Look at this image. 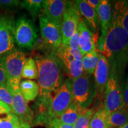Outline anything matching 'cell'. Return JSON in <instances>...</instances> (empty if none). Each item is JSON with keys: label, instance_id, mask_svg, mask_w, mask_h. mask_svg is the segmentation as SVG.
<instances>
[{"label": "cell", "instance_id": "cell-1", "mask_svg": "<svg viewBox=\"0 0 128 128\" xmlns=\"http://www.w3.org/2000/svg\"><path fill=\"white\" fill-rule=\"evenodd\" d=\"M38 69V86L41 116L47 113L52 92L62 84V66L55 52L38 56L34 59Z\"/></svg>", "mask_w": 128, "mask_h": 128}, {"label": "cell", "instance_id": "cell-2", "mask_svg": "<svg viewBox=\"0 0 128 128\" xmlns=\"http://www.w3.org/2000/svg\"><path fill=\"white\" fill-rule=\"evenodd\" d=\"M101 55L118 64V60H127L128 56V33L122 25L119 16L113 8L110 28L102 45L98 48Z\"/></svg>", "mask_w": 128, "mask_h": 128}, {"label": "cell", "instance_id": "cell-3", "mask_svg": "<svg viewBox=\"0 0 128 128\" xmlns=\"http://www.w3.org/2000/svg\"><path fill=\"white\" fill-rule=\"evenodd\" d=\"M119 68L116 62L112 63L104 90L103 108L108 114L125 107L123 97L122 87L120 82Z\"/></svg>", "mask_w": 128, "mask_h": 128}, {"label": "cell", "instance_id": "cell-4", "mask_svg": "<svg viewBox=\"0 0 128 128\" xmlns=\"http://www.w3.org/2000/svg\"><path fill=\"white\" fill-rule=\"evenodd\" d=\"M26 59L23 52L15 49L2 56L7 77L6 87L11 94L20 90L22 69Z\"/></svg>", "mask_w": 128, "mask_h": 128}, {"label": "cell", "instance_id": "cell-5", "mask_svg": "<svg viewBox=\"0 0 128 128\" xmlns=\"http://www.w3.org/2000/svg\"><path fill=\"white\" fill-rule=\"evenodd\" d=\"M73 102L71 81L66 80L54 92L43 121L46 124L50 120L60 116Z\"/></svg>", "mask_w": 128, "mask_h": 128}, {"label": "cell", "instance_id": "cell-6", "mask_svg": "<svg viewBox=\"0 0 128 128\" xmlns=\"http://www.w3.org/2000/svg\"><path fill=\"white\" fill-rule=\"evenodd\" d=\"M13 36L19 47L31 49L36 45L38 34L33 22L23 16L14 20Z\"/></svg>", "mask_w": 128, "mask_h": 128}, {"label": "cell", "instance_id": "cell-7", "mask_svg": "<svg viewBox=\"0 0 128 128\" xmlns=\"http://www.w3.org/2000/svg\"><path fill=\"white\" fill-rule=\"evenodd\" d=\"M60 60L62 68L70 79L79 77L84 74L82 60L83 54L80 49L74 50L61 46L55 53Z\"/></svg>", "mask_w": 128, "mask_h": 128}, {"label": "cell", "instance_id": "cell-8", "mask_svg": "<svg viewBox=\"0 0 128 128\" xmlns=\"http://www.w3.org/2000/svg\"><path fill=\"white\" fill-rule=\"evenodd\" d=\"M73 100L83 108L90 105L96 96L95 85L91 76L84 73L79 77L71 80Z\"/></svg>", "mask_w": 128, "mask_h": 128}, {"label": "cell", "instance_id": "cell-9", "mask_svg": "<svg viewBox=\"0 0 128 128\" xmlns=\"http://www.w3.org/2000/svg\"><path fill=\"white\" fill-rule=\"evenodd\" d=\"M81 19V15L75 1H67L66 9L60 24L63 47L68 46L69 40L77 30Z\"/></svg>", "mask_w": 128, "mask_h": 128}, {"label": "cell", "instance_id": "cell-10", "mask_svg": "<svg viewBox=\"0 0 128 128\" xmlns=\"http://www.w3.org/2000/svg\"><path fill=\"white\" fill-rule=\"evenodd\" d=\"M39 25L42 39L46 45L56 50L62 46L60 26L50 22L44 14L39 16Z\"/></svg>", "mask_w": 128, "mask_h": 128}, {"label": "cell", "instance_id": "cell-11", "mask_svg": "<svg viewBox=\"0 0 128 128\" xmlns=\"http://www.w3.org/2000/svg\"><path fill=\"white\" fill-rule=\"evenodd\" d=\"M14 20L11 16L0 15V56L14 50Z\"/></svg>", "mask_w": 128, "mask_h": 128}, {"label": "cell", "instance_id": "cell-12", "mask_svg": "<svg viewBox=\"0 0 128 128\" xmlns=\"http://www.w3.org/2000/svg\"><path fill=\"white\" fill-rule=\"evenodd\" d=\"M110 63L106 58L100 54L99 60L94 72L96 94L103 96L109 76Z\"/></svg>", "mask_w": 128, "mask_h": 128}, {"label": "cell", "instance_id": "cell-13", "mask_svg": "<svg viewBox=\"0 0 128 128\" xmlns=\"http://www.w3.org/2000/svg\"><path fill=\"white\" fill-rule=\"evenodd\" d=\"M98 24L101 30V36L98 40V48L103 44L105 37L110 28L112 17V3L108 0H102L97 10Z\"/></svg>", "mask_w": 128, "mask_h": 128}, {"label": "cell", "instance_id": "cell-14", "mask_svg": "<svg viewBox=\"0 0 128 128\" xmlns=\"http://www.w3.org/2000/svg\"><path fill=\"white\" fill-rule=\"evenodd\" d=\"M12 112L18 118L21 123L30 124L33 119V112L21 94L20 90L12 93Z\"/></svg>", "mask_w": 128, "mask_h": 128}, {"label": "cell", "instance_id": "cell-15", "mask_svg": "<svg viewBox=\"0 0 128 128\" xmlns=\"http://www.w3.org/2000/svg\"><path fill=\"white\" fill-rule=\"evenodd\" d=\"M66 3V1L63 0L43 1L42 7L44 15L52 23L60 27Z\"/></svg>", "mask_w": 128, "mask_h": 128}, {"label": "cell", "instance_id": "cell-16", "mask_svg": "<svg viewBox=\"0 0 128 128\" xmlns=\"http://www.w3.org/2000/svg\"><path fill=\"white\" fill-rule=\"evenodd\" d=\"M77 30L79 32V46L83 55L96 50L95 36L81 19Z\"/></svg>", "mask_w": 128, "mask_h": 128}, {"label": "cell", "instance_id": "cell-17", "mask_svg": "<svg viewBox=\"0 0 128 128\" xmlns=\"http://www.w3.org/2000/svg\"><path fill=\"white\" fill-rule=\"evenodd\" d=\"M75 3L87 26L91 31L97 33L99 24L97 12L87 4L86 0H77Z\"/></svg>", "mask_w": 128, "mask_h": 128}, {"label": "cell", "instance_id": "cell-18", "mask_svg": "<svg viewBox=\"0 0 128 128\" xmlns=\"http://www.w3.org/2000/svg\"><path fill=\"white\" fill-rule=\"evenodd\" d=\"M86 108L73 100L72 103L62 114L57 118L64 124L74 125Z\"/></svg>", "mask_w": 128, "mask_h": 128}, {"label": "cell", "instance_id": "cell-19", "mask_svg": "<svg viewBox=\"0 0 128 128\" xmlns=\"http://www.w3.org/2000/svg\"><path fill=\"white\" fill-rule=\"evenodd\" d=\"M19 90L21 94L27 103L34 100L39 94L38 84L30 80L21 81Z\"/></svg>", "mask_w": 128, "mask_h": 128}, {"label": "cell", "instance_id": "cell-20", "mask_svg": "<svg viewBox=\"0 0 128 128\" xmlns=\"http://www.w3.org/2000/svg\"><path fill=\"white\" fill-rule=\"evenodd\" d=\"M128 123V109L126 107L110 113L108 116V128H121Z\"/></svg>", "mask_w": 128, "mask_h": 128}, {"label": "cell", "instance_id": "cell-21", "mask_svg": "<svg viewBox=\"0 0 128 128\" xmlns=\"http://www.w3.org/2000/svg\"><path fill=\"white\" fill-rule=\"evenodd\" d=\"M100 54L95 50L83 56L82 64L84 72L92 76L94 74L95 69L98 64Z\"/></svg>", "mask_w": 128, "mask_h": 128}, {"label": "cell", "instance_id": "cell-22", "mask_svg": "<svg viewBox=\"0 0 128 128\" xmlns=\"http://www.w3.org/2000/svg\"><path fill=\"white\" fill-rule=\"evenodd\" d=\"M22 78L28 80L37 79L38 78V69L34 59L28 58L26 59L22 72Z\"/></svg>", "mask_w": 128, "mask_h": 128}, {"label": "cell", "instance_id": "cell-23", "mask_svg": "<svg viewBox=\"0 0 128 128\" xmlns=\"http://www.w3.org/2000/svg\"><path fill=\"white\" fill-rule=\"evenodd\" d=\"M42 0H24L20 2L21 7L28 11L32 18L35 19L42 14L43 11Z\"/></svg>", "mask_w": 128, "mask_h": 128}, {"label": "cell", "instance_id": "cell-24", "mask_svg": "<svg viewBox=\"0 0 128 128\" xmlns=\"http://www.w3.org/2000/svg\"><path fill=\"white\" fill-rule=\"evenodd\" d=\"M118 14L123 28L128 33V1H118L113 8Z\"/></svg>", "mask_w": 128, "mask_h": 128}, {"label": "cell", "instance_id": "cell-25", "mask_svg": "<svg viewBox=\"0 0 128 128\" xmlns=\"http://www.w3.org/2000/svg\"><path fill=\"white\" fill-rule=\"evenodd\" d=\"M108 114L104 108H100L96 112L90 124V128H108Z\"/></svg>", "mask_w": 128, "mask_h": 128}, {"label": "cell", "instance_id": "cell-26", "mask_svg": "<svg viewBox=\"0 0 128 128\" xmlns=\"http://www.w3.org/2000/svg\"><path fill=\"white\" fill-rule=\"evenodd\" d=\"M96 110L94 108H86L82 114L76 120L74 124V128H90V124Z\"/></svg>", "mask_w": 128, "mask_h": 128}, {"label": "cell", "instance_id": "cell-27", "mask_svg": "<svg viewBox=\"0 0 128 128\" xmlns=\"http://www.w3.org/2000/svg\"><path fill=\"white\" fill-rule=\"evenodd\" d=\"M21 122L18 118L13 113L0 118V128H19Z\"/></svg>", "mask_w": 128, "mask_h": 128}, {"label": "cell", "instance_id": "cell-28", "mask_svg": "<svg viewBox=\"0 0 128 128\" xmlns=\"http://www.w3.org/2000/svg\"><path fill=\"white\" fill-rule=\"evenodd\" d=\"M0 101L12 108V96L7 90L6 86H0Z\"/></svg>", "mask_w": 128, "mask_h": 128}, {"label": "cell", "instance_id": "cell-29", "mask_svg": "<svg viewBox=\"0 0 128 128\" xmlns=\"http://www.w3.org/2000/svg\"><path fill=\"white\" fill-rule=\"evenodd\" d=\"M79 32H78V30H76V32H75V33H74V34L72 36L71 38H70L68 44V46H67L66 48H70V49L74 50H76L79 49Z\"/></svg>", "mask_w": 128, "mask_h": 128}, {"label": "cell", "instance_id": "cell-30", "mask_svg": "<svg viewBox=\"0 0 128 128\" xmlns=\"http://www.w3.org/2000/svg\"><path fill=\"white\" fill-rule=\"evenodd\" d=\"M48 128H74L72 125L64 124L57 118L51 119L46 124Z\"/></svg>", "mask_w": 128, "mask_h": 128}, {"label": "cell", "instance_id": "cell-31", "mask_svg": "<svg viewBox=\"0 0 128 128\" xmlns=\"http://www.w3.org/2000/svg\"><path fill=\"white\" fill-rule=\"evenodd\" d=\"M18 0H0V8L4 10H10L15 8L20 4Z\"/></svg>", "mask_w": 128, "mask_h": 128}, {"label": "cell", "instance_id": "cell-32", "mask_svg": "<svg viewBox=\"0 0 128 128\" xmlns=\"http://www.w3.org/2000/svg\"><path fill=\"white\" fill-rule=\"evenodd\" d=\"M7 77L5 70L4 63H3L2 56H0V86H6Z\"/></svg>", "mask_w": 128, "mask_h": 128}, {"label": "cell", "instance_id": "cell-33", "mask_svg": "<svg viewBox=\"0 0 128 128\" xmlns=\"http://www.w3.org/2000/svg\"><path fill=\"white\" fill-rule=\"evenodd\" d=\"M122 92L124 106L128 109V78L124 87H122Z\"/></svg>", "mask_w": 128, "mask_h": 128}, {"label": "cell", "instance_id": "cell-34", "mask_svg": "<svg viewBox=\"0 0 128 128\" xmlns=\"http://www.w3.org/2000/svg\"><path fill=\"white\" fill-rule=\"evenodd\" d=\"M12 112V108L9 106L0 101V116L2 114H8Z\"/></svg>", "mask_w": 128, "mask_h": 128}, {"label": "cell", "instance_id": "cell-35", "mask_svg": "<svg viewBox=\"0 0 128 128\" xmlns=\"http://www.w3.org/2000/svg\"><path fill=\"white\" fill-rule=\"evenodd\" d=\"M86 2L91 7H92L97 12V10L98 8L99 5L102 2V0L101 1L100 0H87V1H86Z\"/></svg>", "mask_w": 128, "mask_h": 128}, {"label": "cell", "instance_id": "cell-36", "mask_svg": "<svg viewBox=\"0 0 128 128\" xmlns=\"http://www.w3.org/2000/svg\"><path fill=\"white\" fill-rule=\"evenodd\" d=\"M19 128H30V125L28 124H24V123H21L20 127Z\"/></svg>", "mask_w": 128, "mask_h": 128}, {"label": "cell", "instance_id": "cell-37", "mask_svg": "<svg viewBox=\"0 0 128 128\" xmlns=\"http://www.w3.org/2000/svg\"><path fill=\"white\" fill-rule=\"evenodd\" d=\"M120 128H128V123L124 124V126H123L122 127H121Z\"/></svg>", "mask_w": 128, "mask_h": 128}, {"label": "cell", "instance_id": "cell-38", "mask_svg": "<svg viewBox=\"0 0 128 128\" xmlns=\"http://www.w3.org/2000/svg\"></svg>", "mask_w": 128, "mask_h": 128}]
</instances>
